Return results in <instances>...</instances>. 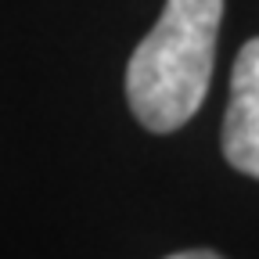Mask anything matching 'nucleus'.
<instances>
[{
	"label": "nucleus",
	"instance_id": "nucleus-1",
	"mask_svg": "<svg viewBox=\"0 0 259 259\" xmlns=\"http://www.w3.org/2000/svg\"><path fill=\"white\" fill-rule=\"evenodd\" d=\"M223 0H166L155 29L126 65V101L151 134H173L202 108L220 36Z\"/></svg>",
	"mask_w": 259,
	"mask_h": 259
},
{
	"label": "nucleus",
	"instance_id": "nucleus-2",
	"mask_svg": "<svg viewBox=\"0 0 259 259\" xmlns=\"http://www.w3.org/2000/svg\"><path fill=\"white\" fill-rule=\"evenodd\" d=\"M223 158L259 180V36L248 40L231 72V105L223 115Z\"/></svg>",
	"mask_w": 259,
	"mask_h": 259
},
{
	"label": "nucleus",
	"instance_id": "nucleus-3",
	"mask_svg": "<svg viewBox=\"0 0 259 259\" xmlns=\"http://www.w3.org/2000/svg\"><path fill=\"white\" fill-rule=\"evenodd\" d=\"M166 259H223V255L212 252V248H187V252H173Z\"/></svg>",
	"mask_w": 259,
	"mask_h": 259
}]
</instances>
